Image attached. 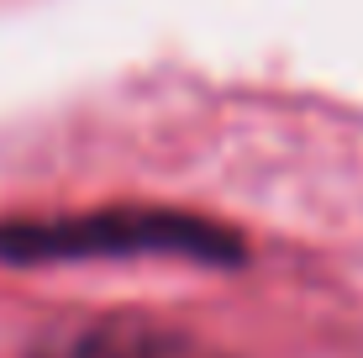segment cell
Returning a JSON list of instances; mask_svg holds the SVG:
<instances>
[{"label":"cell","mask_w":363,"mask_h":358,"mask_svg":"<svg viewBox=\"0 0 363 358\" xmlns=\"http://www.w3.org/2000/svg\"><path fill=\"white\" fill-rule=\"evenodd\" d=\"M37 358H227V353L174 322H158L143 311H116L53 337Z\"/></svg>","instance_id":"obj_2"},{"label":"cell","mask_w":363,"mask_h":358,"mask_svg":"<svg viewBox=\"0 0 363 358\" xmlns=\"http://www.w3.org/2000/svg\"><path fill=\"white\" fill-rule=\"evenodd\" d=\"M200 258V264H237L242 242L227 227L184 211H90L58 221H6L0 227V258L6 264H48V258Z\"/></svg>","instance_id":"obj_1"}]
</instances>
